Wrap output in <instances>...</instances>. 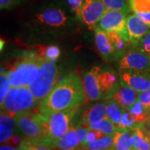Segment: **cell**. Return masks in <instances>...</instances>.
<instances>
[{"label":"cell","mask_w":150,"mask_h":150,"mask_svg":"<svg viewBox=\"0 0 150 150\" xmlns=\"http://www.w3.org/2000/svg\"><path fill=\"white\" fill-rule=\"evenodd\" d=\"M22 16L30 32L42 38L76 33L81 22L66 0H36L24 9Z\"/></svg>","instance_id":"cell-1"},{"label":"cell","mask_w":150,"mask_h":150,"mask_svg":"<svg viewBox=\"0 0 150 150\" xmlns=\"http://www.w3.org/2000/svg\"><path fill=\"white\" fill-rule=\"evenodd\" d=\"M83 81L76 73L63 77L45 98L38 104L37 113L45 116L80 106L86 102Z\"/></svg>","instance_id":"cell-2"},{"label":"cell","mask_w":150,"mask_h":150,"mask_svg":"<svg viewBox=\"0 0 150 150\" xmlns=\"http://www.w3.org/2000/svg\"><path fill=\"white\" fill-rule=\"evenodd\" d=\"M86 98L90 102L109 99L120 83L116 73L108 67L95 66L83 79Z\"/></svg>","instance_id":"cell-3"},{"label":"cell","mask_w":150,"mask_h":150,"mask_svg":"<svg viewBox=\"0 0 150 150\" xmlns=\"http://www.w3.org/2000/svg\"><path fill=\"white\" fill-rule=\"evenodd\" d=\"M80 106L41 116L45 140L42 145L47 146L52 142L64 137L73 127V120Z\"/></svg>","instance_id":"cell-4"},{"label":"cell","mask_w":150,"mask_h":150,"mask_svg":"<svg viewBox=\"0 0 150 150\" xmlns=\"http://www.w3.org/2000/svg\"><path fill=\"white\" fill-rule=\"evenodd\" d=\"M43 59L42 55L31 54L16 61L7 71L11 87H29L37 78Z\"/></svg>","instance_id":"cell-5"},{"label":"cell","mask_w":150,"mask_h":150,"mask_svg":"<svg viewBox=\"0 0 150 150\" xmlns=\"http://www.w3.org/2000/svg\"><path fill=\"white\" fill-rule=\"evenodd\" d=\"M60 72L54 62L43 59L37 78L29 86L35 101L40 103L59 83Z\"/></svg>","instance_id":"cell-6"},{"label":"cell","mask_w":150,"mask_h":150,"mask_svg":"<svg viewBox=\"0 0 150 150\" xmlns=\"http://www.w3.org/2000/svg\"><path fill=\"white\" fill-rule=\"evenodd\" d=\"M38 104L29 87H11L1 110L15 117L18 113L30 111Z\"/></svg>","instance_id":"cell-7"},{"label":"cell","mask_w":150,"mask_h":150,"mask_svg":"<svg viewBox=\"0 0 150 150\" xmlns=\"http://www.w3.org/2000/svg\"><path fill=\"white\" fill-rule=\"evenodd\" d=\"M20 133L30 144L42 145L45 140L41 116L37 112H22L15 116Z\"/></svg>","instance_id":"cell-8"},{"label":"cell","mask_w":150,"mask_h":150,"mask_svg":"<svg viewBox=\"0 0 150 150\" xmlns=\"http://www.w3.org/2000/svg\"><path fill=\"white\" fill-rule=\"evenodd\" d=\"M129 15L123 11L108 10L99 20L95 28H99L105 32L117 31L129 42L127 29V18Z\"/></svg>","instance_id":"cell-9"},{"label":"cell","mask_w":150,"mask_h":150,"mask_svg":"<svg viewBox=\"0 0 150 150\" xmlns=\"http://www.w3.org/2000/svg\"><path fill=\"white\" fill-rule=\"evenodd\" d=\"M119 70H134L150 73V56L136 48L127 51L117 61Z\"/></svg>","instance_id":"cell-10"},{"label":"cell","mask_w":150,"mask_h":150,"mask_svg":"<svg viewBox=\"0 0 150 150\" xmlns=\"http://www.w3.org/2000/svg\"><path fill=\"white\" fill-rule=\"evenodd\" d=\"M122 83L140 93L150 88V73L134 70H119Z\"/></svg>","instance_id":"cell-11"},{"label":"cell","mask_w":150,"mask_h":150,"mask_svg":"<svg viewBox=\"0 0 150 150\" xmlns=\"http://www.w3.org/2000/svg\"><path fill=\"white\" fill-rule=\"evenodd\" d=\"M107 11L101 0H83L82 22L89 27L95 28L99 20Z\"/></svg>","instance_id":"cell-12"},{"label":"cell","mask_w":150,"mask_h":150,"mask_svg":"<svg viewBox=\"0 0 150 150\" xmlns=\"http://www.w3.org/2000/svg\"><path fill=\"white\" fill-rule=\"evenodd\" d=\"M127 29L132 48L138 46L140 40L150 30V28L135 13L127 16Z\"/></svg>","instance_id":"cell-13"},{"label":"cell","mask_w":150,"mask_h":150,"mask_svg":"<svg viewBox=\"0 0 150 150\" xmlns=\"http://www.w3.org/2000/svg\"><path fill=\"white\" fill-rule=\"evenodd\" d=\"M105 118H106V101L94 104L83 110L75 127L89 128L92 124L98 122Z\"/></svg>","instance_id":"cell-14"},{"label":"cell","mask_w":150,"mask_h":150,"mask_svg":"<svg viewBox=\"0 0 150 150\" xmlns=\"http://www.w3.org/2000/svg\"><path fill=\"white\" fill-rule=\"evenodd\" d=\"M95 40L97 50L103 59L106 61H117L115 50L105 31L99 28H95Z\"/></svg>","instance_id":"cell-15"},{"label":"cell","mask_w":150,"mask_h":150,"mask_svg":"<svg viewBox=\"0 0 150 150\" xmlns=\"http://www.w3.org/2000/svg\"><path fill=\"white\" fill-rule=\"evenodd\" d=\"M138 93L132 88L120 82L110 99L117 102L125 110H127L136 102Z\"/></svg>","instance_id":"cell-16"},{"label":"cell","mask_w":150,"mask_h":150,"mask_svg":"<svg viewBox=\"0 0 150 150\" xmlns=\"http://www.w3.org/2000/svg\"><path fill=\"white\" fill-rule=\"evenodd\" d=\"M131 143L134 150H150L149 136L142 126L131 131Z\"/></svg>","instance_id":"cell-17"},{"label":"cell","mask_w":150,"mask_h":150,"mask_svg":"<svg viewBox=\"0 0 150 150\" xmlns=\"http://www.w3.org/2000/svg\"><path fill=\"white\" fill-rule=\"evenodd\" d=\"M125 109L120 106L117 102L112 99H106V118L110 120L119 129V125L120 123L122 117Z\"/></svg>","instance_id":"cell-18"},{"label":"cell","mask_w":150,"mask_h":150,"mask_svg":"<svg viewBox=\"0 0 150 150\" xmlns=\"http://www.w3.org/2000/svg\"><path fill=\"white\" fill-rule=\"evenodd\" d=\"M114 150H132L131 131L118 129L113 135Z\"/></svg>","instance_id":"cell-19"},{"label":"cell","mask_w":150,"mask_h":150,"mask_svg":"<svg viewBox=\"0 0 150 150\" xmlns=\"http://www.w3.org/2000/svg\"><path fill=\"white\" fill-rule=\"evenodd\" d=\"M88 128L73 127L64 137L65 141L73 147H82V143L85 140Z\"/></svg>","instance_id":"cell-20"},{"label":"cell","mask_w":150,"mask_h":150,"mask_svg":"<svg viewBox=\"0 0 150 150\" xmlns=\"http://www.w3.org/2000/svg\"><path fill=\"white\" fill-rule=\"evenodd\" d=\"M127 110L130 112L137 122L140 125H142V124L145 122L150 115L147 108L138 100L131 107H129Z\"/></svg>","instance_id":"cell-21"},{"label":"cell","mask_w":150,"mask_h":150,"mask_svg":"<svg viewBox=\"0 0 150 150\" xmlns=\"http://www.w3.org/2000/svg\"><path fill=\"white\" fill-rule=\"evenodd\" d=\"M113 145V136H105L95 141L90 142L83 147L84 149L108 150Z\"/></svg>","instance_id":"cell-22"},{"label":"cell","mask_w":150,"mask_h":150,"mask_svg":"<svg viewBox=\"0 0 150 150\" xmlns=\"http://www.w3.org/2000/svg\"><path fill=\"white\" fill-rule=\"evenodd\" d=\"M89 128L97 129L101 132H102L105 136H113L118 129L113 125L110 120L108 118L102 120L98 122L92 124Z\"/></svg>","instance_id":"cell-23"},{"label":"cell","mask_w":150,"mask_h":150,"mask_svg":"<svg viewBox=\"0 0 150 150\" xmlns=\"http://www.w3.org/2000/svg\"><path fill=\"white\" fill-rule=\"evenodd\" d=\"M107 10L120 11L129 14L131 11L129 0H101Z\"/></svg>","instance_id":"cell-24"},{"label":"cell","mask_w":150,"mask_h":150,"mask_svg":"<svg viewBox=\"0 0 150 150\" xmlns=\"http://www.w3.org/2000/svg\"><path fill=\"white\" fill-rule=\"evenodd\" d=\"M142 125L137 122L134 117L131 115V113L127 110H125L124 112L120 123L119 125V129L120 130L133 131L134 129L138 128Z\"/></svg>","instance_id":"cell-25"},{"label":"cell","mask_w":150,"mask_h":150,"mask_svg":"<svg viewBox=\"0 0 150 150\" xmlns=\"http://www.w3.org/2000/svg\"><path fill=\"white\" fill-rule=\"evenodd\" d=\"M11 87L8 72L2 71L0 74V104H2Z\"/></svg>","instance_id":"cell-26"},{"label":"cell","mask_w":150,"mask_h":150,"mask_svg":"<svg viewBox=\"0 0 150 150\" xmlns=\"http://www.w3.org/2000/svg\"><path fill=\"white\" fill-rule=\"evenodd\" d=\"M131 11L134 13L150 12V0H129Z\"/></svg>","instance_id":"cell-27"},{"label":"cell","mask_w":150,"mask_h":150,"mask_svg":"<svg viewBox=\"0 0 150 150\" xmlns=\"http://www.w3.org/2000/svg\"><path fill=\"white\" fill-rule=\"evenodd\" d=\"M0 121H1V124H3V125H5L8 127H10L11 129L13 130L14 132L17 133V134H19L20 132L15 117L6 113V112L2 111L1 112Z\"/></svg>","instance_id":"cell-28"},{"label":"cell","mask_w":150,"mask_h":150,"mask_svg":"<svg viewBox=\"0 0 150 150\" xmlns=\"http://www.w3.org/2000/svg\"><path fill=\"white\" fill-rule=\"evenodd\" d=\"M13 130L6 125L0 124V141L1 144H6L13 136Z\"/></svg>","instance_id":"cell-29"},{"label":"cell","mask_w":150,"mask_h":150,"mask_svg":"<svg viewBox=\"0 0 150 150\" xmlns=\"http://www.w3.org/2000/svg\"><path fill=\"white\" fill-rule=\"evenodd\" d=\"M61 51L60 49L56 45H50L46 48L43 54V57L45 59L54 61L60 56Z\"/></svg>","instance_id":"cell-30"},{"label":"cell","mask_w":150,"mask_h":150,"mask_svg":"<svg viewBox=\"0 0 150 150\" xmlns=\"http://www.w3.org/2000/svg\"><path fill=\"white\" fill-rule=\"evenodd\" d=\"M70 7L76 17L82 22V8L83 0H66Z\"/></svg>","instance_id":"cell-31"},{"label":"cell","mask_w":150,"mask_h":150,"mask_svg":"<svg viewBox=\"0 0 150 150\" xmlns=\"http://www.w3.org/2000/svg\"><path fill=\"white\" fill-rule=\"evenodd\" d=\"M104 136H105V135L102 132H101V131L97 130V129L88 128L85 140L82 143V147H83L84 146L90 143V142L95 141V140L99 139L100 138H102Z\"/></svg>","instance_id":"cell-32"},{"label":"cell","mask_w":150,"mask_h":150,"mask_svg":"<svg viewBox=\"0 0 150 150\" xmlns=\"http://www.w3.org/2000/svg\"><path fill=\"white\" fill-rule=\"evenodd\" d=\"M136 48L150 56V30L140 40Z\"/></svg>","instance_id":"cell-33"},{"label":"cell","mask_w":150,"mask_h":150,"mask_svg":"<svg viewBox=\"0 0 150 150\" xmlns=\"http://www.w3.org/2000/svg\"><path fill=\"white\" fill-rule=\"evenodd\" d=\"M26 1L27 0H0V8L1 10H11L24 4Z\"/></svg>","instance_id":"cell-34"},{"label":"cell","mask_w":150,"mask_h":150,"mask_svg":"<svg viewBox=\"0 0 150 150\" xmlns=\"http://www.w3.org/2000/svg\"><path fill=\"white\" fill-rule=\"evenodd\" d=\"M137 100L142 103L145 107H149L150 106V88L138 93Z\"/></svg>","instance_id":"cell-35"},{"label":"cell","mask_w":150,"mask_h":150,"mask_svg":"<svg viewBox=\"0 0 150 150\" xmlns=\"http://www.w3.org/2000/svg\"><path fill=\"white\" fill-rule=\"evenodd\" d=\"M20 147L24 148L26 150H53L52 148L47 147V146L30 144L25 139L23 140Z\"/></svg>","instance_id":"cell-36"},{"label":"cell","mask_w":150,"mask_h":150,"mask_svg":"<svg viewBox=\"0 0 150 150\" xmlns=\"http://www.w3.org/2000/svg\"><path fill=\"white\" fill-rule=\"evenodd\" d=\"M23 141V140L22 139L21 136H20L19 135L17 134L16 135H13V136L11 138V140L7 142L9 146H11V147H18V146L21 145L22 142Z\"/></svg>","instance_id":"cell-37"},{"label":"cell","mask_w":150,"mask_h":150,"mask_svg":"<svg viewBox=\"0 0 150 150\" xmlns=\"http://www.w3.org/2000/svg\"><path fill=\"white\" fill-rule=\"evenodd\" d=\"M135 13L150 28V12L145 13Z\"/></svg>","instance_id":"cell-38"},{"label":"cell","mask_w":150,"mask_h":150,"mask_svg":"<svg viewBox=\"0 0 150 150\" xmlns=\"http://www.w3.org/2000/svg\"><path fill=\"white\" fill-rule=\"evenodd\" d=\"M142 128L145 129L146 132L147 133V134H150V115H149V117L147 120H146V121L142 124Z\"/></svg>","instance_id":"cell-39"},{"label":"cell","mask_w":150,"mask_h":150,"mask_svg":"<svg viewBox=\"0 0 150 150\" xmlns=\"http://www.w3.org/2000/svg\"><path fill=\"white\" fill-rule=\"evenodd\" d=\"M0 150H16L15 147L9 145H1Z\"/></svg>","instance_id":"cell-40"},{"label":"cell","mask_w":150,"mask_h":150,"mask_svg":"<svg viewBox=\"0 0 150 150\" xmlns=\"http://www.w3.org/2000/svg\"><path fill=\"white\" fill-rule=\"evenodd\" d=\"M16 150H26L25 149H24V148H23V147H20L19 148H18V149H16Z\"/></svg>","instance_id":"cell-41"},{"label":"cell","mask_w":150,"mask_h":150,"mask_svg":"<svg viewBox=\"0 0 150 150\" xmlns=\"http://www.w3.org/2000/svg\"><path fill=\"white\" fill-rule=\"evenodd\" d=\"M147 109H148V110H149V112H150V106H149V107H148V108H147Z\"/></svg>","instance_id":"cell-42"},{"label":"cell","mask_w":150,"mask_h":150,"mask_svg":"<svg viewBox=\"0 0 150 150\" xmlns=\"http://www.w3.org/2000/svg\"><path fill=\"white\" fill-rule=\"evenodd\" d=\"M148 136H149V142H150V134H148Z\"/></svg>","instance_id":"cell-43"},{"label":"cell","mask_w":150,"mask_h":150,"mask_svg":"<svg viewBox=\"0 0 150 150\" xmlns=\"http://www.w3.org/2000/svg\"><path fill=\"white\" fill-rule=\"evenodd\" d=\"M108 150H114V149L112 148V149H108Z\"/></svg>","instance_id":"cell-44"},{"label":"cell","mask_w":150,"mask_h":150,"mask_svg":"<svg viewBox=\"0 0 150 150\" xmlns=\"http://www.w3.org/2000/svg\"><path fill=\"white\" fill-rule=\"evenodd\" d=\"M83 150H91V149H83Z\"/></svg>","instance_id":"cell-45"},{"label":"cell","mask_w":150,"mask_h":150,"mask_svg":"<svg viewBox=\"0 0 150 150\" xmlns=\"http://www.w3.org/2000/svg\"><path fill=\"white\" fill-rule=\"evenodd\" d=\"M132 150H134V149H132Z\"/></svg>","instance_id":"cell-46"}]
</instances>
